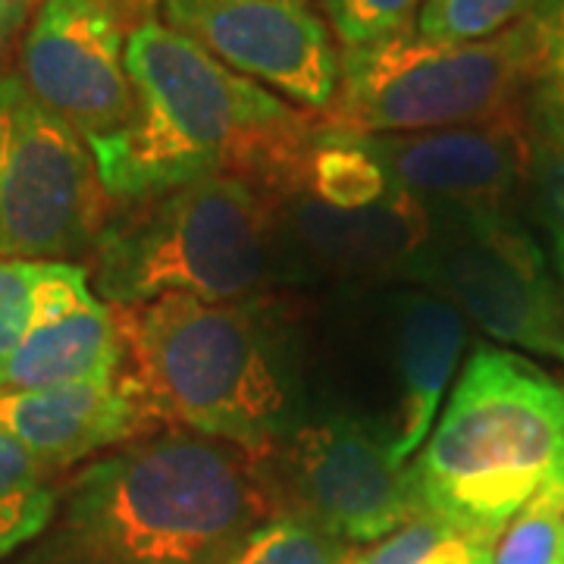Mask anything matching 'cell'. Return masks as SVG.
<instances>
[{"mask_svg": "<svg viewBox=\"0 0 564 564\" xmlns=\"http://www.w3.org/2000/svg\"><path fill=\"white\" fill-rule=\"evenodd\" d=\"M530 120V161L521 198L540 223L552 248L564 245V122L533 117Z\"/></svg>", "mask_w": 564, "mask_h": 564, "instance_id": "7402d4cb", "label": "cell"}, {"mask_svg": "<svg viewBox=\"0 0 564 564\" xmlns=\"http://www.w3.org/2000/svg\"><path fill=\"white\" fill-rule=\"evenodd\" d=\"M492 564H564V480L545 486L505 527Z\"/></svg>", "mask_w": 564, "mask_h": 564, "instance_id": "d4e9b609", "label": "cell"}, {"mask_svg": "<svg viewBox=\"0 0 564 564\" xmlns=\"http://www.w3.org/2000/svg\"><path fill=\"white\" fill-rule=\"evenodd\" d=\"M408 477L417 511L502 536L564 480V383L511 348L474 345Z\"/></svg>", "mask_w": 564, "mask_h": 564, "instance_id": "5b68a950", "label": "cell"}, {"mask_svg": "<svg viewBox=\"0 0 564 564\" xmlns=\"http://www.w3.org/2000/svg\"><path fill=\"white\" fill-rule=\"evenodd\" d=\"M524 25L530 44L527 110L564 122V0H540Z\"/></svg>", "mask_w": 564, "mask_h": 564, "instance_id": "44dd1931", "label": "cell"}, {"mask_svg": "<svg viewBox=\"0 0 564 564\" xmlns=\"http://www.w3.org/2000/svg\"><path fill=\"white\" fill-rule=\"evenodd\" d=\"M61 477L22 445L0 436V564L13 558L54 518Z\"/></svg>", "mask_w": 564, "mask_h": 564, "instance_id": "d6986e66", "label": "cell"}, {"mask_svg": "<svg viewBox=\"0 0 564 564\" xmlns=\"http://www.w3.org/2000/svg\"><path fill=\"white\" fill-rule=\"evenodd\" d=\"M527 66L524 22L470 44L430 41L414 25L343 47L339 88L321 122L351 135H411L492 120L527 104Z\"/></svg>", "mask_w": 564, "mask_h": 564, "instance_id": "52a82bcc", "label": "cell"}, {"mask_svg": "<svg viewBox=\"0 0 564 564\" xmlns=\"http://www.w3.org/2000/svg\"><path fill=\"white\" fill-rule=\"evenodd\" d=\"M251 464L270 518L302 521L348 545L377 543L421 514L408 464L339 411L307 414Z\"/></svg>", "mask_w": 564, "mask_h": 564, "instance_id": "30bf717a", "label": "cell"}, {"mask_svg": "<svg viewBox=\"0 0 564 564\" xmlns=\"http://www.w3.org/2000/svg\"><path fill=\"white\" fill-rule=\"evenodd\" d=\"M270 518L251 455L166 426L82 464L10 564H229Z\"/></svg>", "mask_w": 564, "mask_h": 564, "instance_id": "3957f363", "label": "cell"}, {"mask_svg": "<svg viewBox=\"0 0 564 564\" xmlns=\"http://www.w3.org/2000/svg\"><path fill=\"white\" fill-rule=\"evenodd\" d=\"M158 430L166 426L122 373L107 383L0 389V436L57 477Z\"/></svg>", "mask_w": 564, "mask_h": 564, "instance_id": "9a60e30c", "label": "cell"}, {"mask_svg": "<svg viewBox=\"0 0 564 564\" xmlns=\"http://www.w3.org/2000/svg\"><path fill=\"white\" fill-rule=\"evenodd\" d=\"M170 29L223 66L307 113H326L339 88V41L314 0H161Z\"/></svg>", "mask_w": 564, "mask_h": 564, "instance_id": "8fae6325", "label": "cell"}, {"mask_svg": "<svg viewBox=\"0 0 564 564\" xmlns=\"http://www.w3.org/2000/svg\"><path fill=\"white\" fill-rule=\"evenodd\" d=\"M395 182L364 135L317 122L302 170V192L333 210H358L392 195Z\"/></svg>", "mask_w": 564, "mask_h": 564, "instance_id": "ac0fdd59", "label": "cell"}, {"mask_svg": "<svg viewBox=\"0 0 564 564\" xmlns=\"http://www.w3.org/2000/svg\"><path fill=\"white\" fill-rule=\"evenodd\" d=\"M423 0H323L339 47H364L417 25Z\"/></svg>", "mask_w": 564, "mask_h": 564, "instance_id": "484cf974", "label": "cell"}, {"mask_svg": "<svg viewBox=\"0 0 564 564\" xmlns=\"http://www.w3.org/2000/svg\"><path fill=\"white\" fill-rule=\"evenodd\" d=\"M110 214L88 141L0 73V258L85 267Z\"/></svg>", "mask_w": 564, "mask_h": 564, "instance_id": "ba28073f", "label": "cell"}, {"mask_svg": "<svg viewBox=\"0 0 564 564\" xmlns=\"http://www.w3.org/2000/svg\"><path fill=\"white\" fill-rule=\"evenodd\" d=\"M411 285L440 295L496 343L564 364V299L543 248L511 210L430 207Z\"/></svg>", "mask_w": 564, "mask_h": 564, "instance_id": "9c48e42d", "label": "cell"}, {"mask_svg": "<svg viewBox=\"0 0 564 564\" xmlns=\"http://www.w3.org/2000/svg\"><path fill=\"white\" fill-rule=\"evenodd\" d=\"M355 549L302 521L267 518L245 536L229 564H351Z\"/></svg>", "mask_w": 564, "mask_h": 564, "instance_id": "603a6c76", "label": "cell"}, {"mask_svg": "<svg viewBox=\"0 0 564 564\" xmlns=\"http://www.w3.org/2000/svg\"><path fill=\"white\" fill-rule=\"evenodd\" d=\"M499 536L421 511L383 540L355 549L351 564H492Z\"/></svg>", "mask_w": 564, "mask_h": 564, "instance_id": "ffe728a7", "label": "cell"}, {"mask_svg": "<svg viewBox=\"0 0 564 564\" xmlns=\"http://www.w3.org/2000/svg\"><path fill=\"white\" fill-rule=\"evenodd\" d=\"M104 3L129 35L141 29L144 22L161 20V0H104Z\"/></svg>", "mask_w": 564, "mask_h": 564, "instance_id": "83f0119b", "label": "cell"}, {"mask_svg": "<svg viewBox=\"0 0 564 564\" xmlns=\"http://www.w3.org/2000/svg\"><path fill=\"white\" fill-rule=\"evenodd\" d=\"M364 139L392 182L430 207L511 210L521 198L530 161L527 104L484 122Z\"/></svg>", "mask_w": 564, "mask_h": 564, "instance_id": "5bb4252c", "label": "cell"}, {"mask_svg": "<svg viewBox=\"0 0 564 564\" xmlns=\"http://www.w3.org/2000/svg\"><path fill=\"white\" fill-rule=\"evenodd\" d=\"M126 73L132 117L88 144L110 202H144L210 176L251 182L276 202L302 192L317 113L232 73L163 20L126 39Z\"/></svg>", "mask_w": 564, "mask_h": 564, "instance_id": "6da1fadb", "label": "cell"}, {"mask_svg": "<svg viewBox=\"0 0 564 564\" xmlns=\"http://www.w3.org/2000/svg\"><path fill=\"white\" fill-rule=\"evenodd\" d=\"M126 39L104 0H41L22 39L20 76L44 107L95 144L117 135L135 107Z\"/></svg>", "mask_w": 564, "mask_h": 564, "instance_id": "7c38bea8", "label": "cell"}, {"mask_svg": "<svg viewBox=\"0 0 564 564\" xmlns=\"http://www.w3.org/2000/svg\"><path fill=\"white\" fill-rule=\"evenodd\" d=\"M85 270L110 307L163 295L242 302L302 285L282 236L280 202L229 176L113 204Z\"/></svg>", "mask_w": 564, "mask_h": 564, "instance_id": "277c9868", "label": "cell"}, {"mask_svg": "<svg viewBox=\"0 0 564 564\" xmlns=\"http://www.w3.org/2000/svg\"><path fill=\"white\" fill-rule=\"evenodd\" d=\"M292 295L204 302L163 295L113 307L126 364L161 426L261 455L314 414L311 311Z\"/></svg>", "mask_w": 564, "mask_h": 564, "instance_id": "7a4b0ae2", "label": "cell"}, {"mask_svg": "<svg viewBox=\"0 0 564 564\" xmlns=\"http://www.w3.org/2000/svg\"><path fill=\"white\" fill-rule=\"evenodd\" d=\"M540 0H423L417 32L430 41L470 44L524 22Z\"/></svg>", "mask_w": 564, "mask_h": 564, "instance_id": "cb8c5ba5", "label": "cell"}, {"mask_svg": "<svg viewBox=\"0 0 564 564\" xmlns=\"http://www.w3.org/2000/svg\"><path fill=\"white\" fill-rule=\"evenodd\" d=\"M126 364L117 311L98 295L32 329L0 364V389L107 383Z\"/></svg>", "mask_w": 564, "mask_h": 564, "instance_id": "2e32d148", "label": "cell"}, {"mask_svg": "<svg viewBox=\"0 0 564 564\" xmlns=\"http://www.w3.org/2000/svg\"><path fill=\"white\" fill-rule=\"evenodd\" d=\"M323 333L311 321L314 411L370 426L399 464L430 440L467 343L455 304L417 285L339 289Z\"/></svg>", "mask_w": 564, "mask_h": 564, "instance_id": "8992f818", "label": "cell"}, {"mask_svg": "<svg viewBox=\"0 0 564 564\" xmlns=\"http://www.w3.org/2000/svg\"><path fill=\"white\" fill-rule=\"evenodd\" d=\"M552 261H555V280H558V289H562L564 299V245H555V248H552Z\"/></svg>", "mask_w": 564, "mask_h": 564, "instance_id": "f1b7e54d", "label": "cell"}, {"mask_svg": "<svg viewBox=\"0 0 564 564\" xmlns=\"http://www.w3.org/2000/svg\"><path fill=\"white\" fill-rule=\"evenodd\" d=\"M280 220L302 285L380 289L411 285L414 261L430 239L433 210L395 185L389 198L358 210H333L295 192L280 202Z\"/></svg>", "mask_w": 564, "mask_h": 564, "instance_id": "4fadbf2b", "label": "cell"}, {"mask_svg": "<svg viewBox=\"0 0 564 564\" xmlns=\"http://www.w3.org/2000/svg\"><path fill=\"white\" fill-rule=\"evenodd\" d=\"M41 0H0V54L17 41L29 20L35 17Z\"/></svg>", "mask_w": 564, "mask_h": 564, "instance_id": "4316f807", "label": "cell"}, {"mask_svg": "<svg viewBox=\"0 0 564 564\" xmlns=\"http://www.w3.org/2000/svg\"><path fill=\"white\" fill-rule=\"evenodd\" d=\"M91 295V280L82 263L0 258V364L41 323L79 307Z\"/></svg>", "mask_w": 564, "mask_h": 564, "instance_id": "e0dca14e", "label": "cell"}]
</instances>
